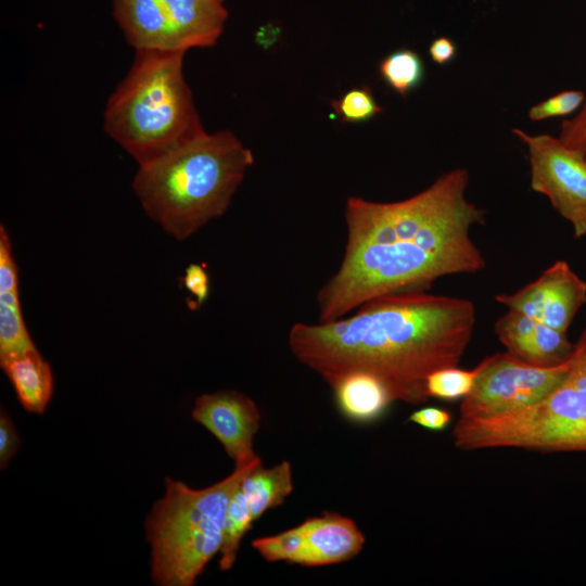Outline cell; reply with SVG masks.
<instances>
[{"instance_id":"cell-2","label":"cell","mask_w":586,"mask_h":586,"mask_svg":"<svg viewBox=\"0 0 586 586\" xmlns=\"http://www.w3.org/2000/svg\"><path fill=\"white\" fill-rule=\"evenodd\" d=\"M472 301L409 291L374 297L329 322L294 323L292 355L331 384L351 372L377 377L394 402L420 405L428 377L457 367L473 335Z\"/></svg>"},{"instance_id":"cell-18","label":"cell","mask_w":586,"mask_h":586,"mask_svg":"<svg viewBox=\"0 0 586 586\" xmlns=\"http://www.w3.org/2000/svg\"><path fill=\"white\" fill-rule=\"evenodd\" d=\"M36 349L23 319L20 291L0 293V365Z\"/></svg>"},{"instance_id":"cell-29","label":"cell","mask_w":586,"mask_h":586,"mask_svg":"<svg viewBox=\"0 0 586 586\" xmlns=\"http://www.w3.org/2000/svg\"><path fill=\"white\" fill-rule=\"evenodd\" d=\"M408 420L431 431H442L449 424L450 415L437 407H424L413 411Z\"/></svg>"},{"instance_id":"cell-27","label":"cell","mask_w":586,"mask_h":586,"mask_svg":"<svg viewBox=\"0 0 586 586\" xmlns=\"http://www.w3.org/2000/svg\"><path fill=\"white\" fill-rule=\"evenodd\" d=\"M21 446V438L9 415L1 408L0 415V468H7Z\"/></svg>"},{"instance_id":"cell-10","label":"cell","mask_w":586,"mask_h":586,"mask_svg":"<svg viewBox=\"0 0 586 586\" xmlns=\"http://www.w3.org/2000/svg\"><path fill=\"white\" fill-rule=\"evenodd\" d=\"M191 417L218 440L235 466L258 458L253 438L259 429L260 412L249 396L237 391L203 394L195 399Z\"/></svg>"},{"instance_id":"cell-23","label":"cell","mask_w":586,"mask_h":586,"mask_svg":"<svg viewBox=\"0 0 586 586\" xmlns=\"http://www.w3.org/2000/svg\"><path fill=\"white\" fill-rule=\"evenodd\" d=\"M477 375V367L463 370L457 367L440 369L426 379L429 397L456 399L466 396L472 388Z\"/></svg>"},{"instance_id":"cell-15","label":"cell","mask_w":586,"mask_h":586,"mask_svg":"<svg viewBox=\"0 0 586 586\" xmlns=\"http://www.w3.org/2000/svg\"><path fill=\"white\" fill-rule=\"evenodd\" d=\"M226 0H163L188 50L217 43L228 17Z\"/></svg>"},{"instance_id":"cell-5","label":"cell","mask_w":586,"mask_h":586,"mask_svg":"<svg viewBox=\"0 0 586 586\" xmlns=\"http://www.w3.org/2000/svg\"><path fill=\"white\" fill-rule=\"evenodd\" d=\"M262 464L235 466L231 474L204 488L165 479L166 491L145 519L151 575L161 586H192L219 552L228 502L242 480Z\"/></svg>"},{"instance_id":"cell-28","label":"cell","mask_w":586,"mask_h":586,"mask_svg":"<svg viewBox=\"0 0 586 586\" xmlns=\"http://www.w3.org/2000/svg\"><path fill=\"white\" fill-rule=\"evenodd\" d=\"M183 285L194 296L195 307H200L207 298L209 280L205 268L199 264H190L182 278Z\"/></svg>"},{"instance_id":"cell-16","label":"cell","mask_w":586,"mask_h":586,"mask_svg":"<svg viewBox=\"0 0 586 586\" xmlns=\"http://www.w3.org/2000/svg\"><path fill=\"white\" fill-rule=\"evenodd\" d=\"M22 407L31 413L41 415L53 394V374L47 360L38 349L1 365Z\"/></svg>"},{"instance_id":"cell-8","label":"cell","mask_w":586,"mask_h":586,"mask_svg":"<svg viewBox=\"0 0 586 586\" xmlns=\"http://www.w3.org/2000/svg\"><path fill=\"white\" fill-rule=\"evenodd\" d=\"M512 131L527 148L532 190L549 199L571 224L575 239L585 237L586 161L559 137L530 135L520 128Z\"/></svg>"},{"instance_id":"cell-30","label":"cell","mask_w":586,"mask_h":586,"mask_svg":"<svg viewBox=\"0 0 586 586\" xmlns=\"http://www.w3.org/2000/svg\"><path fill=\"white\" fill-rule=\"evenodd\" d=\"M429 55L437 65L449 64L457 55V46L448 37H438L430 43Z\"/></svg>"},{"instance_id":"cell-3","label":"cell","mask_w":586,"mask_h":586,"mask_svg":"<svg viewBox=\"0 0 586 586\" xmlns=\"http://www.w3.org/2000/svg\"><path fill=\"white\" fill-rule=\"evenodd\" d=\"M254 156L230 130L200 136L139 165L132 190L145 214L183 241L225 214Z\"/></svg>"},{"instance_id":"cell-12","label":"cell","mask_w":586,"mask_h":586,"mask_svg":"<svg viewBox=\"0 0 586 586\" xmlns=\"http://www.w3.org/2000/svg\"><path fill=\"white\" fill-rule=\"evenodd\" d=\"M112 13L135 50L188 51L163 0H113Z\"/></svg>"},{"instance_id":"cell-7","label":"cell","mask_w":586,"mask_h":586,"mask_svg":"<svg viewBox=\"0 0 586 586\" xmlns=\"http://www.w3.org/2000/svg\"><path fill=\"white\" fill-rule=\"evenodd\" d=\"M476 367L474 384L460 404V418H488L542 402L565 379L571 356L562 364L539 367L504 352L486 357Z\"/></svg>"},{"instance_id":"cell-19","label":"cell","mask_w":586,"mask_h":586,"mask_svg":"<svg viewBox=\"0 0 586 586\" xmlns=\"http://www.w3.org/2000/svg\"><path fill=\"white\" fill-rule=\"evenodd\" d=\"M378 71L381 79L403 98L418 88L425 76L421 55L408 48L385 55L380 61Z\"/></svg>"},{"instance_id":"cell-14","label":"cell","mask_w":586,"mask_h":586,"mask_svg":"<svg viewBox=\"0 0 586 586\" xmlns=\"http://www.w3.org/2000/svg\"><path fill=\"white\" fill-rule=\"evenodd\" d=\"M329 385L337 410L353 423L378 420L394 402L384 383L366 372L344 374Z\"/></svg>"},{"instance_id":"cell-6","label":"cell","mask_w":586,"mask_h":586,"mask_svg":"<svg viewBox=\"0 0 586 586\" xmlns=\"http://www.w3.org/2000/svg\"><path fill=\"white\" fill-rule=\"evenodd\" d=\"M586 435V328L571 354L562 383L542 402L488 418H460L451 438L461 450L523 448L542 453L576 451Z\"/></svg>"},{"instance_id":"cell-31","label":"cell","mask_w":586,"mask_h":586,"mask_svg":"<svg viewBox=\"0 0 586 586\" xmlns=\"http://www.w3.org/2000/svg\"><path fill=\"white\" fill-rule=\"evenodd\" d=\"M577 451H586V435L582 438L578 444Z\"/></svg>"},{"instance_id":"cell-24","label":"cell","mask_w":586,"mask_h":586,"mask_svg":"<svg viewBox=\"0 0 586 586\" xmlns=\"http://www.w3.org/2000/svg\"><path fill=\"white\" fill-rule=\"evenodd\" d=\"M585 99L586 94L581 90H562L533 105L528 111V118L539 122L570 116L582 107Z\"/></svg>"},{"instance_id":"cell-1","label":"cell","mask_w":586,"mask_h":586,"mask_svg":"<svg viewBox=\"0 0 586 586\" xmlns=\"http://www.w3.org/2000/svg\"><path fill=\"white\" fill-rule=\"evenodd\" d=\"M468 183V170L456 168L402 201L349 196L345 251L317 292L318 322L342 318L381 295L426 291L440 278L485 269L471 237L485 212L467 199Z\"/></svg>"},{"instance_id":"cell-9","label":"cell","mask_w":586,"mask_h":586,"mask_svg":"<svg viewBox=\"0 0 586 586\" xmlns=\"http://www.w3.org/2000/svg\"><path fill=\"white\" fill-rule=\"evenodd\" d=\"M495 300L557 331L566 333L577 311L586 304V281L565 260H557L534 281L514 293Z\"/></svg>"},{"instance_id":"cell-26","label":"cell","mask_w":586,"mask_h":586,"mask_svg":"<svg viewBox=\"0 0 586 586\" xmlns=\"http://www.w3.org/2000/svg\"><path fill=\"white\" fill-rule=\"evenodd\" d=\"M18 290V272L12 245L3 225L0 226V293Z\"/></svg>"},{"instance_id":"cell-21","label":"cell","mask_w":586,"mask_h":586,"mask_svg":"<svg viewBox=\"0 0 586 586\" xmlns=\"http://www.w3.org/2000/svg\"><path fill=\"white\" fill-rule=\"evenodd\" d=\"M252 547L268 562L284 561L302 565L305 542L298 526L285 530L277 535L264 536L252 542Z\"/></svg>"},{"instance_id":"cell-13","label":"cell","mask_w":586,"mask_h":586,"mask_svg":"<svg viewBox=\"0 0 586 586\" xmlns=\"http://www.w3.org/2000/svg\"><path fill=\"white\" fill-rule=\"evenodd\" d=\"M305 542L302 565L321 566L355 558L365 536L355 521L336 512H323L300 524Z\"/></svg>"},{"instance_id":"cell-11","label":"cell","mask_w":586,"mask_h":586,"mask_svg":"<svg viewBox=\"0 0 586 586\" xmlns=\"http://www.w3.org/2000/svg\"><path fill=\"white\" fill-rule=\"evenodd\" d=\"M494 331L513 357L539 367L564 362L573 352L566 333L549 328L513 309L498 318Z\"/></svg>"},{"instance_id":"cell-4","label":"cell","mask_w":586,"mask_h":586,"mask_svg":"<svg viewBox=\"0 0 586 586\" xmlns=\"http://www.w3.org/2000/svg\"><path fill=\"white\" fill-rule=\"evenodd\" d=\"M184 54L135 50L128 73L106 101L103 128L138 165L205 131L183 76Z\"/></svg>"},{"instance_id":"cell-22","label":"cell","mask_w":586,"mask_h":586,"mask_svg":"<svg viewBox=\"0 0 586 586\" xmlns=\"http://www.w3.org/2000/svg\"><path fill=\"white\" fill-rule=\"evenodd\" d=\"M331 109L335 117L346 124L365 123L383 112L368 86L347 90L331 101Z\"/></svg>"},{"instance_id":"cell-25","label":"cell","mask_w":586,"mask_h":586,"mask_svg":"<svg viewBox=\"0 0 586 586\" xmlns=\"http://www.w3.org/2000/svg\"><path fill=\"white\" fill-rule=\"evenodd\" d=\"M559 139L586 161V99L572 117L561 123Z\"/></svg>"},{"instance_id":"cell-20","label":"cell","mask_w":586,"mask_h":586,"mask_svg":"<svg viewBox=\"0 0 586 586\" xmlns=\"http://www.w3.org/2000/svg\"><path fill=\"white\" fill-rule=\"evenodd\" d=\"M254 521L249 502L239 486L227 507L222 543L219 550V569L221 571H228L233 566L241 542L251 530Z\"/></svg>"},{"instance_id":"cell-17","label":"cell","mask_w":586,"mask_h":586,"mask_svg":"<svg viewBox=\"0 0 586 586\" xmlns=\"http://www.w3.org/2000/svg\"><path fill=\"white\" fill-rule=\"evenodd\" d=\"M240 488L254 520H257L268 510L282 505L293 492L291 464L285 460L271 468L260 464L242 480Z\"/></svg>"}]
</instances>
